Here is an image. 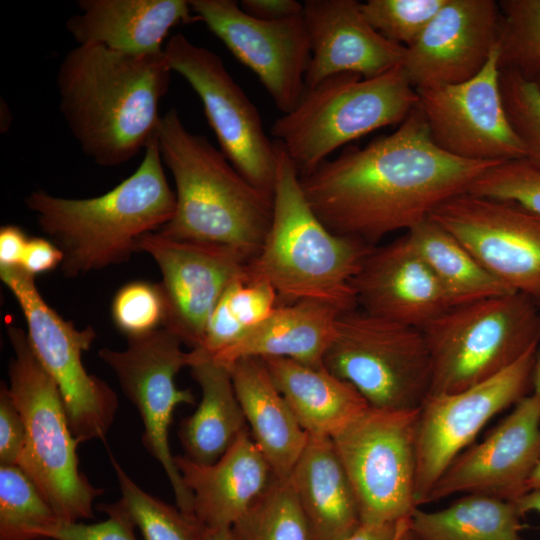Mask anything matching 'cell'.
<instances>
[{
    "instance_id": "1",
    "label": "cell",
    "mask_w": 540,
    "mask_h": 540,
    "mask_svg": "<svg viewBox=\"0 0 540 540\" xmlns=\"http://www.w3.org/2000/svg\"><path fill=\"white\" fill-rule=\"evenodd\" d=\"M496 164L440 149L417 105L392 134L328 158L300 176V184L331 232L374 246L385 235L427 219Z\"/></svg>"
},
{
    "instance_id": "2",
    "label": "cell",
    "mask_w": 540,
    "mask_h": 540,
    "mask_svg": "<svg viewBox=\"0 0 540 540\" xmlns=\"http://www.w3.org/2000/svg\"><path fill=\"white\" fill-rule=\"evenodd\" d=\"M171 69L163 53L133 55L77 45L56 73L60 113L94 163H127L155 136Z\"/></svg>"
},
{
    "instance_id": "3",
    "label": "cell",
    "mask_w": 540,
    "mask_h": 540,
    "mask_svg": "<svg viewBox=\"0 0 540 540\" xmlns=\"http://www.w3.org/2000/svg\"><path fill=\"white\" fill-rule=\"evenodd\" d=\"M25 205L62 251L63 275L75 278L127 262L139 252L140 237L157 232L172 218L176 196L155 134L134 173L110 191L73 199L38 189L25 197Z\"/></svg>"
},
{
    "instance_id": "4",
    "label": "cell",
    "mask_w": 540,
    "mask_h": 540,
    "mask_svg": "<svg viewBox=\"0 0 540 540\" xmlns=\"http://www.w3.org/2000/svg\"><path fill=\"white\" fill-rule=\"evenodd\" d=\"M156 138L175 183L165 237L227 245L250 260L270 228L273 198L251 184L206 137L190 132L175 108L161 115Z\"/></svg>"
},
{
    "instance_id": "5",
    "label": "cell",
    "mask_w": 540,
    "mask_h": 540,
    "mask_svg": "<svg viewBox=\"0 0 540 540\" xmlns=\"http://www.w3.org/2000/svg\"><path fill=\"white\" fill-rule=\"evenodd\" d=\"M272 220L247 264L248 281L273 287L279 305L315 301L341 312L358 308L351 281L374 246L331 232L316 216L299 173L276 141Z\"/></svg>"
},
{
    "instance_id": "6",
    "label": "cell",
    "mask_w": 540,
    "mask_h": 540,
    "mask_svg": "<svg viewBox=\"0 0 540 540\" xmlns=\"http://www.w3.org/2000/svg\"><path fill=\"white\" fill-rule=\"evenodd\" d=\"M418 101L401 64L372 78L336 74L306 88L296 106L273 123L271 135L302 176L341 146L401 124Z\"/></svg>"
},
{
    "instance_id": "7",
    "label": "cell",
    "mask_w": 540,
    "mask_h": 540,
    "mask_svg": "<svg viewBox=\"0 0 540 540\" xmlns=\"http://www.w3.org/2000/svg\"><path fill=\"white\" fill-rule=\"evenodd\" d=\"M7 335L14 352L8 387L25 426L17 465L59 519L79 522L94 518V501L104 489L91 484L79 469V442L70 429L60 391L36 358L27 333L9 324Z\"/></svg>"
},
{
    "instance_id": "8",
    "label": "cell",
    "mask_w": 540,
    "mask_h": 540,
    "mask_svg": "<svg viewBox=\"0 0 540 540\" xmlns=\"http://www.w3.org/2000/svg\"><path fill=\"white\" fill-rule=\"evenodd\" d=\"M429 394L455 393L508 368L540 341V309L512 292L453 306L423 327Z\"/></svg>"
},
{
    "instance_id": "9",
    "label": "cell",
    "mask_w": 540,
    "mask_h": 540,
    "mask_svg": "<svg viewBox=\"0 0 540 540\" xmlns=\"http://www.w3.org/2000/svg\"><path fill=\"white\" fill-rule=\"evenodd\" d=\"M323 365L378 409H418L431 388V356L422 330L359 308L338 317Z\"/></svg>"
},
{
    "instance_id": "10",
    "label": "cell",
    "mask_w": 540,
    "mask_h": 540,
    "mask_svg": "<svg viewBox=\"0 0 540 540\" xmlns=\"http://www.w3.org/2000/svg\"><path fill=\"white\" fill-rule=\"evenodd\" d=\"M0 278L17 301L31 348L63 399L70 429L79 443L105 441L118 409V396L82 362L97 337L92 326L78 329L40 294L35 277L21 268L2 267Z\"/></svg>"
},
{
    "instance_id": "11",
    "label": "cell",
    "mask_w": 540,
    "mask_h": 540,
    "mask_svg": "<svg viewBox=\"0 0 540 540\" xmlns=\"http://www.w3.org/2000/svg\"><path fill=\"white\" fill-rule=\"evenodd\" d=\"M418 409L369 406L331 439L351 483L361 524L411 518L415 498Z\"/></svg>"
},
{
    "instance_id": "12",
    "label": "cell",
    "mask_w": 540,
    "mask_h": 540,
    "mask_svg": "<svg viewBox=\"0 0 540 540\" xmlns=\"http://www.w3.org/2000/svg\"><path fill=\"white\" fill-rule=\"evenodd\" d=\"M172 72L182 76L200 98L220 151L256 188L273 198L277 155L261 116L213 51L181 33L164 46Z\"/></svg>"
},
{
    "instance_id": "13",
    "label": "cell",
    "mask_w": 540,
    "mask_h": 540,
    "mask_svg": "<svg viewBox=\"0 0 540 540\" xmlns=\"http://www.w3.org/2000/svg\"><path fill=\"white\" fill-rule=\"evenodd\" d=\"M127 339L126 349L104 347L98 356L114 372L123 394L138 410L144 425L142 444L165 471L177 508L196 520L192 495L183 483L168 441L176 406L195 403L193 393L179 389L175 382L178 372L190 366L191 351H183L180 338L164 327Z\"/></svg>"
},
{
    "instance_id": "14",
    "label": "cell",
    "mask_w": 540,
    "mask_h": 540,
    "mask_svg": "<svg viewBox=\"0 0 540 540\" xmlns=\"http://www.w3.org/2000/svg\"><path fill=\"white\" fill-rule=\"evenodd\" d=\"M538 345L495 376L455 393L429 394L419 408L416 428L417 506L451 462L471 446L498 413L515 405L532 386Z\"/></svg>"
},
{
    "instance_id": "15",
    "label": "cell",
    "mask_w": 540,
    "mask_h": 540,
    "mask_svg": "<svg viewBox=\"0 0 540 540\" xmlns=\"http://www.w3.org/2000/svg\"><path fill=\"white\" fill-rule=\"evenodd\" d=\"M429 217L491 275L540 309V216L513 201L463 192Z\"/></svg>"
},
{
    "instance_id": "16",
    "label": "cell",
    "mask_w": 540,
    "mask_h": 540,
    "mask_svg": "<svg viewBox=\"0 0 540 540\" xmlns=\"http://www.w3.org/2000/svg\"><path fill=\"white\" fill-rule=\"evenodd\" d=\"M498 58L497 46L475 77L416 89L430 136L446 153L494 163L526 157L503 105Z\"/></svg>"
},
{
    "instance_id": "17",
    "label": "cell",
    "mask_w": 540,
    "mask_h": 540,
    "mask_svg": "<svg viewBox=\"0 0 540 540\" xmlns=\"http://www.w3.org/2000/svg\"><path fill=\"white\" fill-rule=\"evenodd\" d=\"M193 13L258 77L275 106L290 112L305 91L311 58L303 12L266 21L233 0H189Z\"/></svg>"
},
{
    "instance_id": "18",
    "label": "cell",
    "mask_w": 540,
    "mask_h": 540,
    "mask_svg": "<svg viewBox=\"0 0 540 540\" xmlns=\"http://www.w3.org/2000/svg\"><path fill=\"white\" fill-rule=\"evenodd\" d=\"M138 251L149 254L161 272L164 328L191 350L199 348L217 301L233 280L246 277L250 259L227 245L176 240L158 232L140 237Z\"/></svg>"
},
{
    "instance_id": "19",
    "label": "cell",
    "mask_w": 540,
    "mask_h": 540,
    "mask_svg": "<svg viewBox=\"0 0 540 540\" xmlns=\"http://www.w3.org/2000/svg\"><path fill=\"white\" fill-rule=\"evenodd\" d=\"M540 460V399L518 401L480 443L462 451L434 485L428 503L455 494H476L515 502L527 493Z\"/></svg>"
},
{
    "instance_id": "20",
    "label": "cell",
    "mask_w": 540,
    "mask_h": 540,
    "mask_svg": "<svg viewBox=\"0 0 540 540\" xmlns=\"http://www.w3.org/2000/svg\"><path fill=\"white\" fill-rule=\"evenodd\" d=\"M503 26L494 0H446L401 63L415 89L475 77L498 46Z\"/></svg>"
},
{
    "instance_id": "21",
    "label": "cell",
    "mask_w": 540,
    "mask_h": 540,
    "mask_svg": "<svg viewBox=\"0 0 540 540\" xmlns=\"http://www.w3.org/2000/svg\"><path fill=\"white\" fill-rule=\"evenodd\" d=\"M359 309L422 329L452 307L407 233L373 247L351 281Z\"/></svg>"
},
{
    "instance_id": "22",
    "label": "cell",
    "mask_w": 540,
    "mask_h": 540,
    "mask_svg": "<svg viewBox=\"0 0 540 540\" xmlns=\"http://www.w3.org/2000/svg\"><path fill=\"white\" fill-rule=\"evenodd\" d=\"M303 17L311 58L305 89L329 76H379L400 65L406 48L376 31L356 0H306Z\"/></svg>"
},
{
    "instance_id": "23",
    "label": "cell",
    "mask_w": 540,
    "mask_h": 540,
    "mask_svg": "<svg viewBox=\"0 0 540 540\" xmlns=\"http://www.w3.org/2000/svg\"><path fill=\"white\" fill-rule=\"evenodd\" d=\"M174 461L192 495L194 517L207 529H231L275 479L249 429L215 463L199 464L184 455Z\"/></svg>"
},
{
    "instance_id": "24",
    "label": "cell",
    "mask_w": 540,
    "mask_h": 540,
    "mask_svg": "<svg viewBox=\"0 0 540 540\" xmlns=\"http://www.w3.org/2000/svg\"><path fill=\"white\" fill-rule=\"evenodd\" d=\"M66 22L77 45L150 55L163 53L170 30L199 21L189 0H79Z\"/></svg>"
},
{
    "instance_id": "25",
    "label": "cell",
    "mask_w": 540,
    "mask_h": 540,
    "mask_svg": "<svg viewBox=\"0 0 540 540\" xmlns=\"http://www.w3.org/2000/svg\"><path fill=\"white\" fill-rule=\"evenodd\" d=\"M289 481L312 540H344L360 527L355 494L331 437L308 435Z\"/></svg>"
},
{
    "instance_id": "26",
    "label": "cell",
    "mask_w": 540,
    "mask_h": 540,
    "mask_svg": "<svg viewBox=\"0 0 540 540\" xmlns=\"http://www.w3.org/2000/svg\"><path fill=\"white\" fill-rule=\"evenodd\" d=\"M341 313L315 301L279 305L263 322L211 359L227 368L243 358H286L322 367Z\"/></svg>"
},
{
    "instance_id": "27",
    "label": "cell",
    "mask_w": 540,
    "mask_h": 540,
    "mask_svg": "<svg viewBox=\"0 0 540 540\" xmlns=\"http://www.w3.org/2000/svg\"><path fill=\"white\" fill-rule=\"evenodd\" d=\"M249 432L275 477L289 479L307 442L286 400L260 358H243L230 368Z\"/></svg>"
},
{
    "instance_id": "28",
    "label": "cell",
    "mask_w": 540,
    "mask_h": 540,
    "mask_svg": "<svg viewBox=\"0 0 540 540\" xmlns=\"http://www.w3.org/2000/svg\"><path fill=\"white\" fill-rule=\"evenodd\" d=\"M262 360L308 435L332 438L369 407L353 385L324 366L313 367L286 358Z\"/></svg>"
},
{
    "instance_id": "29",
    "label": "cell",
    "mask_w": 540,
    "mask_h": 540,
    "mask_svg": "<svg viewBox=\"0 0 540 540\" xmlns=\"http://www.w3.org/2000/svg\"><path fill=\"white\" fill-rule=\"evenodd\" d=\"M190 351L189 368L200 387L201 400L195 412L181 422L178 435L184 456L199 464H212L248 426L230 369L198 349Z\"/></svg>"
},
{
    "instance_id": "30",
    "label": "cell",
    "mask_w": 540,
    "mask_h": 540,
    "mask_svg": "<svg viewBox=\"0 0 540 540\" xmlns=\"http://www.w3.org/2000/svg\"><path fill=\"white\" fill-rule=\"evenodd\" d=\"M407 235L445 291L452 307L514 292L430 217Z\"/></svg>"
},
{
    "instance_id": "31",
    "label": "cell",
    "mask_w": 540,
    "mask_h": 540,
    "mask_svg": "<svg viewBox=\"0 0 540 540\" xmlns=\"http://www.w3.org/2000/svg\"><path fill=\"white\" fill-rule=\"evenodd\" d=\"M514 502L466 494L445 508H417L410 519L414 540H522Z\"/></svg>"
},
{
    "instance_id": "32",
    "label": "cell",
    "mask_w": 540,
    "mask_h": 540,
    "mask_svg": "<svg viewBox=\"0 0 540 540\" xmlns=\"http://www.w3.org/2000/svg\"><path fill=\"white\" fill-rule=\"evenodd\" d=\"M279 306L278 296L265 282L233 280L213 308L197 348L214 358L268 318Z\"/></svg>"
},
{
    "instance_id": "33",
    "label": "cell",
    "mask_w": 540,
    "mask_h": 540,
    "mask_svg": "<svg viewBox=\"0 0 540 540\" xmlns=\"http://www.w3.org/2000/svg\"><path fill=\"white\" fill-rule=\"evenodd\" d=\"M231 531L235 540H312L289 479L276 477Z\"/></svg>"
},
{
    "instance_id": "34",
    "label": "cell",
    "mask_w": 540,
    "mask_h": 540,
    "mask_svg": "<svg viewBox=\"0 0 540 540\" xmlns=\"http://www.w3.org/2000/svg\"><path fill=\"white\" fill-rule=\"evenodd\" d=\"M59 519L18 465H0V539L35 540Z\"/></svg>"
},
{
    "instance_id": "35",
    "label": "cell",
    "mask_w": 540,
    "mask_h": 540,
    "mask_svg": "<svg viewBox=\"0 0 540 540\" xmlns=\"http://www.w3.org/2000/svg\"><path fill=\"white\" fill-rule=\"evenodd\" d=\"M110 463L128 508L143 540H202V527L178 508L139 487L108 450Z\"/></svg>"
},
{
    "instance_id": "36",
    "label": "cell",
    "mask_w": 540,
    "mask_h": 540,
    "mask_svg": "<svg viewBox=\"0 0 540 540\" xmlns=\"http://www.w3.org/2000/svg\"><path fill=\"white\" fill-rule=\"evenodd\" d=\"M503 16L498 44L500 70L536 81L540 76V0L498 1Z\"/></svg>"
},
{
    "instance_id": "37",
    "label": "cell",
    "mask_w": 540,
    "mask_h": 540,
    "mask_svg": "<svg viewBox=\"0 0 540 540\" xmlns=\"http://www.w3.org/2000/svg\"><path fill=\"white\" fill-rule=\"evenodd\" d=\"M446 0H367L361 9L371 26L389 41L411 46Z\"/></svg>"
},
{
    "instance_id": "38",
    "label": "cell",
    "mask_w": 540,
    "mask_h": 540,
    "mask_svg": "<svg viewBox=\"0 0 540 540\" xmlns=\"http://www.w3.org/2000/svg\"><path fill=\"white\" fill-rule=\"evenodd\" d=\"M500 90L509 122L527 159L540 169V87L512 70H500Z\"/></svg>"
},
{
    "instance_id": "39",
    "label": "cell",
    "mask_w": 540,
    "mask_h": 540,
    "mask_svg": "<svg viewBox=\"0 0 540 540\" xmlns=\"http://www.w3.org/2000/svg\"><path fill=\"white\" fill-rule=\"evenodd\" d=\"M116 328L127 338L163 328L166 303L159 283L133 281L123 285L111 304Z\"/></svg>"
},
{
    "instance_id": "40",
    "label": "cell",
    "mask_w": 540,
    "mask_h": 540,
    "mask_svg": "<svg viewBox=\"0 0 540 540\" xmlns=\"http://www.w3.org/2000/svg\"><path fill=\"white\" fill-rule=\"evenodd\" d=\"M467 192L513 201L540 216V169L525 158L492 166L471 184Z\"/></svg>"
},
{
    "instance_id": "41",
    "label": "cell",
    "mask_w": 540,
    "mask_h": 540,
    "mask_svg": "<svg viewBox=\"0 0 540 540\" xmlns=\"http://www.w3.org/2000/svg\"><path fill=\"white\" fill-rule=\"evenodd\" d=\"M105 513L104 521L92 524L57 519L41 530L38 538L49 540H138L136 524L122 498L96 506Z\"/></svg>"
},
{
    "instance_id": "42",
    "label": "cell",
    "mask_w": 540,
    "mask_h": 540,
    "mask_svg": "<svg viewBox=\"0 0 540 540\" xmlns=\"http://www.w3.org/2000/svg\"><path fill=\"white\" fill-rule=\"evenodd\" d=\"M25 442L23 418L6 383L0 389V465H17Z\"/></svg>"
},
{
    "instance_id": "43",
    "label": "cell",
    "mask_w": 540,
    "mask_h": 540,
    "mask_svg": "<svg viewBox=\"0 0 540 540\" xmlns=\"http://www.w3.org/2000/svg\"><path fill=\"white\" fill-rule=\"evenodd\" d=\"M62 261V251L51 240L29 237L19 268L36 277L60 267Z\"/></svg>"
},
{
    "instance_id": "44",
    "label": "cell",
    "mask_w": 540,
    "mask_h": 540,
    "mask_svg": "<svg viewBox=\"0 0 540 540\" xmlns=\"http://www.w3.org/2000/svg\"><path fill=\"white\" fill-rule=\"evenodd\" d=\"M240 7L252 17L274 21L301 14L303 4L296 0H242Z\"/></svg>"
},
{
    "instance_id": "45",
    "label": "cell",
    "mask_w": 540,
    "mask_h": 540,
    "mask_svg": "<svg viewBox=\"0 0 540 540\" xmlns=\"http://www.w3.org/2000/svg\"><path fill=\"white\" fill-rule=\"evenodd\" d=\"M29 237L15 225H5L0 229V268L20 267Z\"/></svg>"
},
{
    "instance_id": "46",
    "label": "cell",
    "mask_w": 540,
    "mask_h": 540,
    "mask_svg": "<svg viewBox=\"0 0 540 540\" xmlns=\"http://www.w3.org/2000/svg\"><path fill=\"white\" fill-rule=\"evenodd\" d=\"M410 519L375 525L361 524L344 540H402L410 533Z\"/></svg>"
},
{
    "instance_id": "47",
    "label": "cell",
    "mask_w": 540,
    "mask_h": 540,
    "mask_svg": "<svg viewBox=\"0 0 540 540\" xmlns=\"http://www.w3.org/2000/svg\"><path fill=\"white\" fill-rule=\"evenodd\" d=\"M514 503L522 516L531 511L540 514V489L528 491Z\"/></svg>"
},
{
    "instance_id": "48",
    "label": "cell",
    "mask_w": 540,
    "mask_h": 540,
    "mask_svg": "<svg viewBox=\"0 0 540 540\" xmlns=\"http://www.w3.org/2000/svg\"><path fill=\"white\" fill-rule=\"evenodd\" d=\"M202 540H235L231 529H207L202 527Z\"/></svg>"
},
{
    "instance_id": "49",
    "label": "cell",
    "mask_w": 540,
    "mask_h": 540,
    "mask_svg": "<svg viewBox=\"0 0 540 540\" xmlns=\"http://www.w3.org/2000/svg\"><path fill=\"white\" fill-rule=\"evenodd\" d=\"M532 387L535 394L540 399V351H537L533 371H532Z\"/></svg>"
},
{
    "instance_id": "50",
    "label": "cell",
    "mask_w": 540,
    "mask_h": 540,
    "mask_svg": "<svg viewBox=\"0 0 540 540\" xmlns=\"http://www.w3.org/2000/svg\"><path fill=\"white\" fill-rule=\"evenodd\" d=\"M535 489H540V460L534 468L527 483V492Z\"/></svg>"
},
{
    "instance_id": "51",
    "label": "cell",
    "mask_w": 540,
    "mask_h": 540,
    "mask_svg": "<svg viewBox=\"0 0 540 540\" xmlns=\"http://www.w3.org/2000/svg\"><path fill=\"white\" fill-rule=\"evenodd\" d=\"M402 540H414L413 537H412V535H411V531H410V533H409L404 539H402Z\"/></svg>"
},
{
    "instance_id": "52",
    "label": "cell",
    "mask_w": 540,
    "mask_h": 540,
    "mask_svg": "<svg viewBox=\"0 0 540 540\" xmlns=\"http://www.w3.org/2000/svg\"><path fill=\"white\" fill-rule=\"evenodd\" d=\"M535 82H536V83L538 84V86L540 87V76L536 79Z\"/></svg>"
},
{
    "instance_id": "53",
    "label": "cell",
    "mask_w": 540,
    "mask_h": 540,
    "mask_svg": "<svg viewBox=\"0 0 540 540\" xmlns=\"http://www.w3.org/2000/svg\"><path fill=\"white\" fill-rule=\"evenodd\" d=\"M40 539H41V538H39V539H35V540H40Z\"/></svg>"
}]
</instances>
